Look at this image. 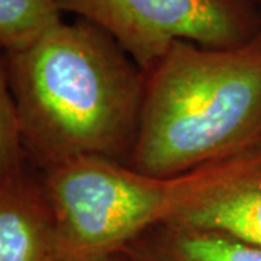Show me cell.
Returning <instances> with one entry per match:
<instances>
[{"mask_svg": "<svg viewBox=\"0 0 261 261\" xmlns=\"http://www.w3.org/2000/svg\"><path fill=\"white\" fill-rule=\"evenodd\" d=\"M60 20L57 0H0V48L20 51Z\"/></svg>", "mask_w": 261, "mask_h": 261, "instance_id": "8", "label": "cell"}, {"mask_svg": "<svg viewBox=\"0 0 261 261\" xmlns=\"http://www.w3.org/2000/svg\"><path fill=\"white\" fill-rule=\"evenodd\" d=\"M168 224L224 233L261 248V145Z\"/></svg>", "mask_w": 261, "mask_h": 261, "instance_id": "5", "label": "cell"}, {"mask_svg": "<svg viewBox=\"0 0 261 261\" xmlns=\"http://www.w3.org/2000/svg\"><path fill=\"white\" fill-rule=\"evenodd\" d=\"M238 157L174 177H154L99 157H77L42 170L57 260L93 261L119 252L214 189Z\"/></svg>", "mask_w": 261, "mask_h": 261, "instance_id": "3", "label": "cell"}, {"mask_svg": "<svg viewBox=\"0 0 261 261\" xmlns=\"http://www.w3.org/2000/svg\"><path fill=\"white\" fill-rule=\"evenodd\" d=\"M252 2H257V0H252Z\"/></svg>", "mask_w": 261, "mask_h": 261, "instance_id": "12", "label": "cell"}, {"mask_svg": "<svg viewBox=\"0 0 261 261\" xmlns=\"http://www.w3.org/2000/svg\"><path fill=\"white\" fill-rule=\"evenodd\" d=\"M15 105L0 61V183L22 176L27 171Z\"/></svg>", "mask_w": 261, "mask_h": 261, "instance_id": "9", "label": "cell"}, {"mask_svg": "<svg viewBox=\"0 0 261 261\" xmlns=\"http://www.w3.org/2000/svg\"><path fill=\"white\" fill-rule=\"evenodd\" d=\"M0 261H58L41 178L27 171L0 183Z\"/></svg>", "mask_w": 261, "mask_h": 261, "instance_id": "6", "label": "cell"}, {"mask_svg": "<svg viewBox=\"0 0 261 261\" xmlns=\"http://www.w3.org/2000/svg\"><path fill=\"white\" fill-rule=\"evenodd\" d=\"M257 2H260V3H261V0H257Z\"/></svg>", "mask_w": 261, "mask_h": 261, "instance_id": "11", "label": "cell"}, {"mask_svg": "<svg viewBox=\"0 0 261 261\" xmlns=\"http://www.w3.org/2000/svg\"><path fill=\"white\" fill-rule=\"evenodd\" d=\"M25 159L41 170L77 157L125 163L138 134L147 74L93 23L63 19L5 53Z\"/></svg>", "mask_w": 261, "mask_h": 261, "instance_id": "1", "label": "cell"}, {"mask_svg": "<svg viewBox=\"0 0 261 261\" xmlns=\"http://www.w3.org/2000/svg\"><path fill=\"white\" fill-rule=\"evenodd\" d=\"M130 261H261V248L224 233L163 224L129 243Z\"/></svg>", "mask_w": 261, "mask_h": 261, "instance_id": "7", "label": "cell"}, {"mask_svg": "<svg viewBox=\"0 0 261 261\" xmlns=\"http://www.w3.org/2000/svg\"><path fill=\"white\" fill-rule=\"evenodd\" d=\"M261 145V32L243 45L176 42L148 74L126 164L174 177Z\"/></svg>", "mask_w": 261, "mask_h": 261, "instance_id": "2", "label": "cell"}, {"mask_svg": "<svg viewBox=\"0 0 261 261\" xmlns=\"http://www.w3.org/2000/svg\"><path fill=\"white\" fill-rule=\"evenodd\" d=\"M93 261H125L123 258H119L118 257V252L116 254H111V255H105V257H100V258H96Z\"/></svg>", "mask_w": 261, "mask_h": 261, "instance_id": "10", "label": "cell"}, {"mask_svg": "<svg viewBox=\"0 0 261 261\" xmlns=\"http://www.w3.org/2000/svg\"><path fill=\"white\" fill-rule=\"evenodd\" d=\"M252 0H57L103 29L148 74L176 42L243 45L261 32Z\"/></svg>", "mask_w": 261, "mask_h": 261, "instance_id": "4", "label": "cell"}]
</instances>
